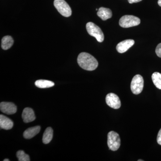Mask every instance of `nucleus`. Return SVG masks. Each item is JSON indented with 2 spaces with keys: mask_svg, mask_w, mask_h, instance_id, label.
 <instances>
[{
  "mask_svg": "<svg viewBox=\"0 0 161 161\" xmlns=\"http://www.w3.org/2000/svg\"><path fill=\"white\" fill-rule=\"evenodd\" d=\"M158 3L159 6H161V0H158Z\"/></svg>",
  "mask_w": 161,
  "mask_h": 161,
  "instance_id": "22",
  "label": "nucleus"
},
{
  "mask_svg": "<svg viewBox=\"0 0 161 161\" xmlns=\"http://www.w3.org/2000/svg\"><path fill=\"white\" fill-rule=\"evenodd\" d=\"M142 0H128L129 3L130 4H132L133 3H137L138 2H141Z\"/></svg>",
  "mask_w": 161,
  "mask_h": 161,
  "instance_id": "21",
  "label": "nucleus"
},
{
  "mask_svg": "<svg viewBox=\"0 0 161 161\" xmlns=\"http://www.w3.org/2000/svg\"><path fill=\"white\" fill-rule=\"evenodd\" d=\"M157 141L158 143L161 146V129L159 131L158 134Z\"/></svg>",
  "mask_w": 161,
  "mask_h": 161,
  "instance_id": "20",
  "label": "nucleus"
},
{
  "mask_svg": "<svg viewBox=\"0 0 161 161\" xmlns=\"http://www.w3.org/2000/svg\"><path fill=\"white\" fill-rule=\"evenodd\" d=\"M142 160H138V161H143Z\"/></svg>",
  "mask_w": 161,
  "mask_h": 161,
  "instance_id": "24",
  "label": "nucleus"
},
{
  "mask_svg": "<svg viewBox=\"0 0 161 161\" xmlns=\"http://www.w3.org/2000/svg\"><path fill=\"white\" fill-rule=\"evenodd\" d=\"M97 15L102 19L105 21L112 18V11L108 8L102 7L98 9Z\"/></svg>",
  "mask_w": 161,
  "mask_h": 161,
  "instance_id": "13",
  "label": "nucleus"
},
{
  "mask_svg": "<svg viewBox=\"0 0 161 161\" xmlns=\"http://www.w3.org/2000/svg\"><path fill=\"white\" fill-rule=\"evenodd\" d=\"M3 161H9V160L8 159H5Z\"/></svg>",
  "mask_w": 161,
  "mask_h": 161,
  "instance_id": "23",
  "label": "nucleus"
},
{
  "mask_svg": "<svg viewBox=\"0 0 161 161\" xmlns=\"http://www.w3.org/2000/svg\"><path fill=\"white\" fill-rule=\"evenodd\" d=\"M108 145L110 150L116 151L120 146V138L117 132L111 131L108 133Z\"/></svg>",
  "mask_w": 161,
  "mask_h": 161,
  "instance_id": "4",
  "label": "nucleus"
},
{
  "mask_svg": "<svg viewBox=\"0 0 161 161\" xmlns=\"http://www.w3.org/2000/svg\"><path fill=\"white\" fill-rule=\"evenodd\" d=\"M41 128L40 126L31 127L25 130L23 133V136L26 139H31L40 132Z\"/></svg>",
  "mask_w": 161,
  "mask_h": 161,
  "instance_id": "12",
  "label": "nucleus"
},
{
  "mask_svg": "<svg viewBox=\"0 0 161 161\" xmlns=\"http://www.w3.org/2000/svg\"><path fill=\"white\" fill-rule=\"evenodd\" d=\"M54 83L50 80H38L35 82V85L40 88H47L54 86Z\"/></svg>",
  "mask_w": 161,
  "mask_h": 161,
  "instance_id": "16",
  "label": "nucleus"
},
{
  "mask_svg": "<svg viewBox=\"0 0 161 161\" xmlns=\"http://www.w3.org/2000/svg\"><path fill=\"white\" fill-rule=\"evenodd\" d=\"M17 157L19 161H30L29 156L26 154L23 150H19L16 153Z\"/></svg>",
  "mask_w": 161,
  "mask_h": 161,
  "instance_id": "18",
  "label": "nucleus"
},
{
  "mask_svg": "<svg viewBox=\"0 0 161 161\" xmlns=\"http://www.w3.org/2000/svg\"><path fill=\"white\" fill-rule=\"evenodd\" d=\"M14 125L13 122L5 115H0V127L5 130H11Z\"/></svg>",
  "mask_w": 161,
  "mask_h": 161,
  "instance_id": "11",
  "label": "nucleus"
},
{
  "mask_svg": "<svg viewBox=\"0 0 161 161\" xmlns=\"http://www.w3.org/2000/svg\"><path fill=\"white\" fill-rule=\"evenodd\" d=\"M153 82L157 88L161 90V74L155 72L152 75Z\"/></svg>",
  "mask_w": 161,
  "mask_h": 161,
  "instance_id": "17",
  "label": "nucleus"
},
{
  "mask_svg": "<svg viewBox=\"0 0 161 161\" xmlns=\"http://www.w3.org/2000/svg\"><path fill=\"white\" fill-rule=\"evenodd\" d=\"M96 10H98V9H96Z\"/></svg>",
  "mask_w": 161,
  "mask_h": 161,
  "instance_id": "25",
  "label": "nucleus"
},
{
  "mask_svg": "<svg viewBox=\"0 0 161 161\" xmlns=\"http://www.w3.org/2000/svg\"><path fill=\"white\" fill-rule=\"evenodd\" d=\"M54 5L58 11L63 16L69 17L71 15V9L64 0H54Z\"/></svg>",
  "mask_w": 161,
  "mask_h": 161,
  "instance_id": "5",
  "label": "nucleus"
},
{
  "mask_svg": "<svg viewBox=\"0 0 161 161\" xmlns=\"http://www.w3.org/2000/svg\"><path fill=\"white\" fill-rule=\"evenodd\" d=\"M135 43V41L133 40H126L121 41L118 43L116 46V50L120 53H125L132 47Z\"/></svg>",
  "mask_w": 161,
  "mask_h": 161,
  "instance_id": "9",
  "label": "nucleus"
},
{
  "mask_svg": "<svg viewBox=\"0 0 161 161\" xmlns=\"http://www.w3.org/2000/svg\"><path fill=\"white\" fill-rule=\"evenodd\" d=\"M156 53L159 58H161V43H159L155 50Z\"/></svg>",
  "mask_w": 161,
  "mask_h": 161,
  "instance_id": "19",
  "label": "nucleus"
},
{
  "mask_svg": "<svg viewBox=\"0 0 161 161\" xmlns=\"http://www.w3.org/2000/svg\"><path fill=\"white\" fill-rule=\"evenodd\" d=\"M144 87V80L140 75H136L132 78L131 83V90L133 94L138 95L142 91Z\"/></svg>",
  "mask_w": 161,
  "mask_h": 161,
  "instance_id": "6",
  "label": "nucleus"
},
{
  "mask_svg": "<svg viewBox=\"0 0 161 161\" xmlns=\"http://www.w3.org/2000/svg\"><path fill=\"white\" fill-rule=\"evenodd\" d=\"M22 118L23 121L26 123L33 121L36 119L34 112L31 108H25L22 113Z\"/></svg>",
  "mask_w": 161,
  "mask_h": 161,
  "instance_id": "10",
  "label": "nucleus"
},
{
  "mask_svg": "<svg viewBox=\"0 0 161 161\" xmlns=\"http://www.w3.org/2000/svg\"><path fill=\"white\" fill-rule=\"evenodd\" d=\"M87 31L89 34L96 38L98 42H103L104 39L103 32L100 27L92 22H89L86 25Z\"/></svg>",
  "mask_w": 161,
  "mask_h": 161,
  "instance_id": "2",
  "label": "nucleus"
},
{
  "mask_svg": "<svg viewBox=\"0 0 161 161\" xmlns=\"http://www.w3.org/2000/svg\"><path fill=\"white\" fill-rule=\"evenodd\" d=\"M77 60L79 66L86 70H94L98 66L97 60L92 55L88 53H80L78 55Z\"/></svg>",
  "mask_w": 161,
  "mask_h": 161,
  "instance_id": "1",
  "label": "nucleus"
},
{
  "mask_svg": "<svg viewBox=\"0 0 161 161\" xmlns=\"http://www.w3.org/2000/svg\"><path fill=\"white\" fill-rule=\"evenodd\" d=\"M141 23L139 18L130 15H126L122 17L119 21V24L123 28H129L137 26Z\"/></svg>",
  "mask_w": 161,
  "mask_h": 161,
  "instance_id": "3",
  "label": "nucleus"
},
{
  "mask_svg": "<svg viewBox=\"0 0 161 161\" xmlns=\"http://www.w3.org/2000/svg\"><path fill=\"white\" fill-rule=\"evenodd\" d=\"M106 102L108 106L115 109L119 108L121 107L120 99L118 96L114 93H109L107 95Z\"/></svg>",
  "mask_w": 161,
  "mask_h": 161,
  "instance_id": "7",
  "label": "nucleus"
},
{
  "mask_svg": "<svg viewBox=\"0 0 161 161\" xmlns=\"http://www.w3.org/2000/svg\"><path fill=\"white\" fill-rule=\"evenodd\" d=\"M0 109L5 114L12 115L16 112L17 107L12 103L3 102L0 103Z\"/></svg>",
  "mask_w": 161,
  "mask_h": 161,
  "instance_id": "8",
  "label": "nucleus"
},
{
  "mask_svg": "<svg viewBox=\"0 0 161 161\" xmlns=\"http://www.w3.org/2000/svg\"><path fill=\"white\" fill-rule=\"evenodd\" d=\"M14 40L10 36H5L2 39V47L3 49L7 50L13 45Z\"/></svg>",
  "mask_w": 161,
  "mask_h": 161,
  "instance_id": "14",
  "label": "nucleus"
},
{
  "mask_svg": "<svg viewBox=\"0 0 161 161\" xmlns=\"http://www.w3.org/2000/svg\"><path fill=\"white\" fill-rule=\"evenodd\" d=\"M53 131L52 128L48 127L47 128L43 134L42 140L43 143L47 144L50 142L53 139Z\"/></svg>",
  "mask_w": 161,
  "mask_h": 161,
  "instance_id": "15",
  "label": "nucleus"
}]
</instances>
